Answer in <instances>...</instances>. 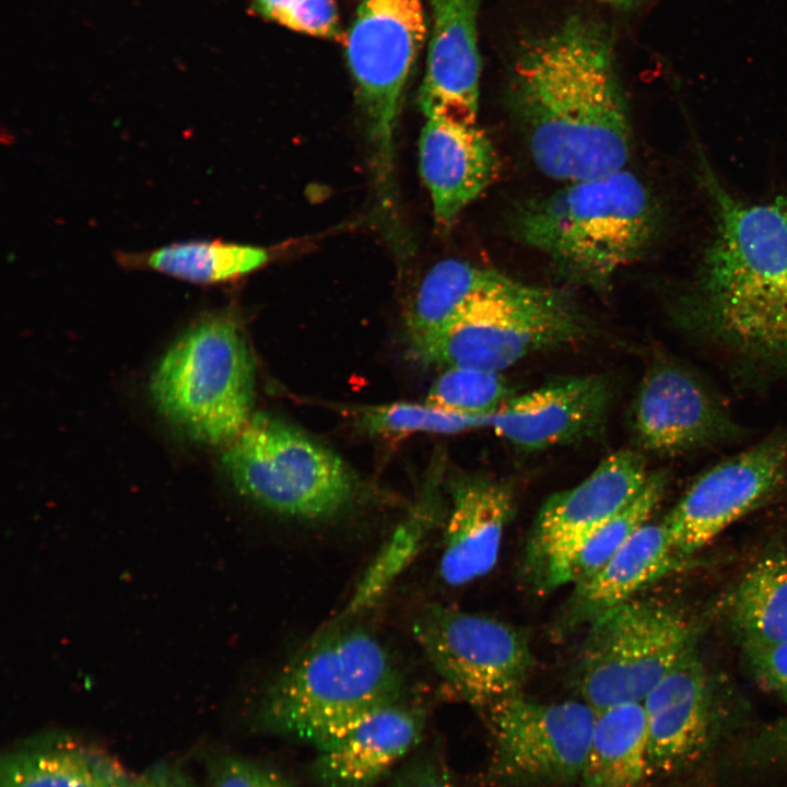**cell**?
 <instances>
[{"mask_svg":"<svg viewBox=\"0 0 787 787\" xmlns=\"http://www.w3.org/2000/svg\"><path fill=\"white\" fill-rule=\"evenodd\" d=\"M615 61L607 31L580 16L519 50L507 101L545 176L565 184L625 168L633 133Z\"/></svg>","mask_w":787,"mask_h":787,"instance_id":"6da1fadb","label":"cell"},{"mask_svg":"<svg viewBox=\"0 0 787 787\" xmlns=\"http://www.w3.org/2000/svg\"><path fill=\"white\" fill-rule=\"evenodd\" d=\"M709 184L715 237L674 317L742 368L787 379V193L745 204Z\"/></svg>","mask_w":787,"mask_h":787,"instance_id":"7a4b0ae2","label":"cell"},{"mask_svg":"<svg viewBox=\"0 0 787 787\" xmlns=\"http://www.w3.org/2000/svg\"><path fill=\"white\" fill-rule=\"evenodd\" d=\"M658 223L650 191L624 168L565 183L526 201L513 215L512 228L564 282L603 292L647 250Z\"/></svg>","mask_w":787,"mask_h":787,"instance_id":"3957f363","label":"cell"},{"mask_svg":"<svg viewBox=\"0 0 787 787\" xmlns=\"http://www.w3.org/2000/svg\"><path fill=\"white\" fill-rule=\"evenodd\" d=\"M391 656L359 627L328 631L293 659L265 693L262 729L314 747L359 717L400 697Z\"/></svg>","mask_w":787,"mask_h":787,"instance_id":"277c9868","label":"cell"},{"mask_svg":"<svg viewBox=\"0 0 787 787\" xmlns=\"http://www.w3.org/2000/svg\"><path fill=\"white\" fill-rule=\"evenodd\" d=\"M594 332L564 292L492 270L478 299L437 334L412 348L425 364L501 373L535 353Z\"/></svg>","mask_w":787,"mask_h":787,"instance_id":"5b68a950","label":"cell"},{"mask_svg":"<svg viewBox=\"0 0 787 787\" xmlns=\"http://www.w3.org/2000/svg\"><path fill=\"white\" fill-rule=\"evenodd\" d=\"M158 410L190 438L233 441L251 419L254 364L232 319L208 318L187 331L151 379Z\"/></svg>","mask_w":787,"mask_h":787,"instance_id":"8992f818","label":"cell"},{"mask_svg":"<svg viewBox=\"0 0 787 787\" xmlns=\"http://www.w3.org/2000/svg\"><path fill=\"white\" fill-rule=\"evenodd\" d=\"M691 622L658 599L634 597L595 619L577 653L573 683L597 713L643 703L692 649Z\"/></svg>","mask_w":787,"mask_h":787,"instance_id":"52a82bcc","label":"cell"},{"mask_svg":"<svg viewBox=\"0 0 787 787\" xmlns=\"http://www.w3.org/2000/svg\"><path fill=\"white\" fill-rule=\"evenodd\" d=\"M222 465L238 493L291 517L333 516L355 494L353 475L337 455L266 414L252 415L228 443Z\"/></svg>","mask_w":787,"mask_h":787,"instance_id":"ba28073f","label":"cell"},{"mask_svg":"<svg viewBox=\"0 0 787 787\" xmlns=\"http://www.w3.org/2000/svg\"><path fill=\"white\" fill-rule=\"evenodd\" d=\"M426 33L423 0H360L344 39L375 176L387 202L404 91Z\"/></svg>","mask_w":787,"mask_h":787,"instance_id":"9c48e42d","label":"cell"},{"mask_svg":"<svg viewBox=\"0 0 787 787\" xmlns=\"http://www.w3.org/2000/svg\"><path fill=\"white\" fill-rule=\"evenodd\" d=\"M483 714L491 737V785L563 787L578 782L597 717L587 703H545L520 692Z\"/></svg>","mask_w":787,"mask_h":787,"instance_id":"30bf717a","label":"cell"},{"mask_svg":"<svg viewBox=\"0 0 787 787\" xmlns=\"http://www.w3.org/2000/svg\"><path fill=\"white\" fill-rule=\"evenodd\" d=\"M412 632L436 672L482 713L522 692L535 665L528 634L490 616L433 604Z\"/></svg>","mask_w":787,"mask_h":787,"instance_id":"8fae6325","label":"cell"},{"mask_svg":"<svg viewBox=\"0 0 787 787\" xmlns=\"http://www.w3.org/2000/svg\"><path fill=\"white\" fill-rule=\"evenodd\" d=\"M648 477L642 454L621 449L577 485L552 494L540 508L526 547L525 568L533 585L550 590L559 568L637 495Z\"/></svg>","mask_w":787,"mask_h":787,"instance_id":"7c38bea8","label":"cell"},{"mask_svg":"<svg viewBox=\"0 0 787 787\" xmlns=\"http://www.w3.org/2000/svg\"><path fill=\"white\" fill-rule=\"evenodd\" d=\"M787 472V430H776L703 473L662 519L683 557L768 498Z\"/></svg>","mask_w":787,"mask_h":787,"instance_id":"4fadbf2b","label":"cell"},{"mask_svg":"<svg viewBox=\"0 0 787 787\" xmlns=\"http://www.w3.org/2000/svg\"><path fill=\"white\" fill-rule=\"evenodd\" d=\"M632 428L641 447L679 455L736 438L740 428L692 369L661 361L644 376L632 406Z\"/></svg>","mask_w":787,"mask_h":787,"instance_id":"5bb4252c","label":"cell"},{"mask_svg":"<svg viewBox=\"0 0 787 787\" xmlns=\"http://www.w3.org/2000/svg\"><path fill=\"white\" fill-rule=\"evenodd\" d=\"M614 397L610 376L562 377L512 397L491 416L489 427L518 449L543 450L594 435Z\"/></svg>","mask_w":787,"mask_h":787,"instance_id":"9a60e30c","label":"cell"},{"mask_svg":"<svg viewBox=\"0 0 787 787\" xmlns=\"http://www.w3.org/2000/svg\"><path fill=\"white\" fill-rule=\"evenodd\" d=\"M643 705L648 720V776L686 770L715 744L712 694L693 649L655 685Z\"/></svg>","mask_w":787,"mask_h":787,"instance_id":"2e32d148","label":"cell"},{"mask_svg":"<svg viewBox=\"0 0 787 787\" xmlns=\"http://www.w3.org/2000/svg\"><path fill=\"white\" fill-rule=\"evenodd\" d=\"M423 707L402 697L353 720L315 748L313 775L321 787H376L420 743Z\"/></svg>","mask_w":787,"mask_h":787,"instance_id":"e0dca14e","label":"cell"},{"mask_svg":"<svg viewBox=\"0 0 787 787\" xmlns=\"http://www.w3.org/2000/svg\"><path fill=\"white\" fill-rule=\"evenodd\" d=\"M431 30L419 92L425 117L478 122L481 58L478 0H428Z\"/></svg>","mask_w":787,"mask_h":787,"instance_id":"ac0fdd59","label":"cell"},{"mask_svg":"<svg viewBox=\"0 0 787 787\" xmlns=\"http://www.w3.org/2000/svg\"><path fill=\"white\" fill-rule=\"evenodd\" d=\"M419 160L435 221L443 230L450 228L500 174L497 152L478 122L427 117Z\"/></svg>","mask_w":787,"mask_h":787,"instance_id":"d6986e66","label":"cell"},{"mask_svg":"<svg viewBox=\"0 0 787 787\" xmlns=\"http://www.w3.org/2000/svg\"><path fill=\"white\" fill-rule=\"evenodd\" d=\"M449 493L438 569L445 584L458 587L485 576L496 565L515 500L506 482L483 473L456 477Z\"/></svg>","mask_w":787,"mask_h":787,"instance_id":"ffe728a7","label":"cell"},{"mask_svg":"<svg viewBox=\"0 0 787 787\" xmlns=\"http://www.w3.org/2000/svg\"><path fill=\"white\" fill-rule=\"evenodd\" d=\"M683 559L663 524L646 522L598 571L573 585L554 632L567 635L636 595Z\"/></svg>","mask_w":787,"mask_h":787,"instance_id":"44dd1931","label":"cell"},{"mask_svg":"<svg viewBox=\"0 0 787 787\" xmlns=\"http://www.w3.org/2000/svg\"><path fill=\"white\" fill-rule=\"evenodd\" d=\"M647 750L643 703L598 712L578 787H641L648 776Z\"/></svg>","mask_w":787,"mask_h":787,"instance_id":"7402d4cb","label":"cell"},{"mask_svg":"<svg viewBox=\"0 0 787 787\" xmlns=\"http://www.w3.org/2000/svg\"><path fill=\"white\" fill-rule=\"evenodd\" d=\"M127 776L105 753L60 740L10 753L0 787H121Z\"/></svg>","mask_w":787,"mask_h":787,"instance_id":"603a6c76","label":"cell"},{"mask_svg":"<svg viewBox=\"0 0 787 787\" xmlns=\"http://www.w3.org/2000/svg\"><path fill=\"white\" fill-rule=\"evenodd\" d=\"M124 267L155 270L193 283H216L238 278L263 266L268 251L260 247L189 240L142 252H118Z\"/></svg>","mask_w":787,"mask_h":787,"instance_id":"cb8c5ba5","label":"cell"},{"mask_svg":"<svg viewBox=\"0 0 787 787\" xmlns=\"http://www.w3.org/2000/svg\"><path fill=\"white\" fill-rule=\"evenodd\" d=\"M731 615L744 645L787 643V556L764 557L744 574Z\"/></svg>","mask_w":787,"mask_h":787,"instance_id":"d4e9b609","label":"cell"},{"mask_svg":"<svg viewBox=\"0 0 787 787\" xmlns=\"http://www.w3.org/2000/svg\"><path fill=\"white\" fill-rule=\"evenodd\" d=\"M437 482L428 485L421 501L397 527L378 552L361 580L344 611V616L361 612L373 604L414 559L428 532L442 515Z\"/></svg>","mask_w":787,"mask_h":787,"instance_id":"484cf974","label":"cell"},{"mask_svg":"<svg viewBox=\"0 0 787 787\" xmlns=\"http://www.w3.org/2000/svg\"><path fill=\"white\" fill-rule=\"evenodd\" d=\"M669 484L665 471L649 473L637 495L618 514L597 529L559 568L550 590L574 585L606 564L646 522L660 504Z\"/></svg>","mask_w":787,"mask_h":787,"instance_id":"4316f807","label":"cell"},{"mask_svg":"<svg viewBox=\"0 0 787 787\" xmlns=\"http://www.w3.org/2000/svg\"><path fill=\"white\" fill-rule=\"evenodd\" d=\"M512 397L498 372L447 367L432 384L425 402L453 413L490 419Z\"/></svg>","mask_w":787,"mask_h":787,"instance_id":"83f0119b","label":"cell"},{"mask_svg":"<svg viewBox=\"0 0 787 787\" xmlns=\"http://www.w3.org/2000/svg\"><path fill=\"white\" fill-rule=\"evenodd\" d=\"M357 419L368 433L401 436L415 432L454 434L489 427L490 419L453 413L428 403L393 402L357 410Z\"/></svg>","mask_w":787,"mask_h":787,"instance_id":"f1b7e54d","label":"cell"},{"mask_svg":"<svg viewBox=\"0 0 787 787\" xmlns=\"http://www.w3.org/2000/svg\"><path fill=\"white\" fill-rule=\"evenodd\" d=\"M265 17L292 31L338 40L342 31L333 0H254Z\"/></svg>","mask_w":787,"mask_h":787,"instance_id":"f546056e","label":"cell"},{"mask_svg":"<svg viewBox=\"0 0 787 787\" xmlns=\"http://www.w3.org/2000/svg\"><path fill=\"white\" fill-rule=\"evenodd\" d=\"M211 777L212 787H295L280 773L235 756L219 760Z\"/></svg>","mask_w":787,"mask_h":787,"instance_id":"4dcf8cb0","label":"cell"},{"mask_svg":"<svg viewBox=\"0 0 787 787\" xmlns=\"http://www.w3.org/2000/svg\"><path fill=\"white\" fill-rule=\"evenodd\" d=\"M744 646L757 682L787 701V643Z\"/></svg>","mask_w":787,"mask_h":787,"instance_id":"1f68e13d","label":"cell"},{"mask_svg":"<svg viewBox=\"0 0 787 787\" xmlns=\"http://www.w3.org/2000/svg\"><path fill=\"white\" fill-rule=\"evenodd\" d=\"M391 787H457L437 749L415 754L396 774Z\"/></svg>","mask_w":787,"mask_h":787,"instance_id":"d6a6232c","label":"cell"},{"mask_svg":"<svg viewBox=\"0 0 787 787\" xmlns=\"http://www.w3.org/2000/svg\"><path fill=\"white\" fill-rule=\"evenodd\" d=\"M121 787H197L191 778L172 764H156L144 772L127 776Z\"/></svg>","mask_w":787,"mask_h":787,"instance_id":"836d02e7","label":"cell"},{"mask_svg":"<svg viewBox=\"0 0 787 787\" xmlns=\"http://www.w3.org/2000/svg\"><path fill=\"white\" fill-rule=\"evenodd\" d=\"M597 2L610 5L621 10L635 9L643 4L646 0H595Z\"/></svg>","mask_w":787,"mask_h":787,"instance_id":"e575fe53","label":"cell"}]
</instances>
